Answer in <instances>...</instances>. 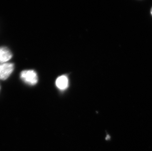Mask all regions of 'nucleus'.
I'll return each mask as SVG.
<instances>
[{
	"instance_id": "2",
	"label": "nucleus",
	"mask_w": 152,
	"mask_h": 151,
	"mask_svg": "<svg viewBox=\"0 0 152 151\" xmlns=\"http://www.w3.org/2000/svg\"><path fill=\"white\" fill-rule=\"evenodd\" d=\"M14 70V65L10 63L0 64V80L7 79Z\"/></svg>"
},
{
	"instance_id": "5",
	"label": "nucleus",
	"mask_w": 152,
	"mask_h": 151,
	"mask_svg": "<svg viewBox=\"0 0 152 151\" xmlns=\"http://www.w3.org/2000/svg\"><path fill=\"white\" fill-rule=\"evenodd\" d=\"M151 14L152 16V9H151Z\"/></svg>"
},
{
	"instance_id": "4",
	"label": "nucleus",
	"mask_w": 152,
	"mask_h": 151,
	"mask_svg": "<svg viewBox=\"0 0 152 151\" xmlns=\"http://www.w3.org/2000/svg\"><path fill=\"white\" fill-rule=\"evenodd\" d=\"M56 85L60 90H66L69 86V79L67 76L62 75L58 77L56 81Z\"/></svg>"
},
{
	"instance_id": "3",
	"label": "nucleus",
	"mask_w": 152,
	"mask_h": 151,
	"mask_svg": "<svg viewBox=\"0 0 152 151\" xmlns=\"http://www.w3.org/2000/svg\"><path fill=\"white\" fill-rule=\"evenodd\" d=\"M12 57V53L8 49L5 47L0 48V64L7 63Z\"/></svg>"
},
{
	"instance_id": "1",
	"label": "nucleus",
	"mask_w": 152,
	"mask_h": 151,
	"mask_svg": "<svg viewBox=\"0 0 152 151\" xmlns=\"http://www.w3.org/2000/svg\"><path fill=\"white\" fill-rule=\"evenodd\" d=\"M22 80L27 84L34 86L38 81V77L36 72L32 70H24L20 74Z\"/></svg>"
}]
</instances>
